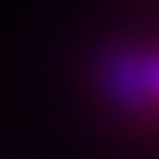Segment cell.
<instances>
[{
    "label": "cell",
    "mask_w": 159,
    "mask_h": 159,
    "mask_svg": "<svg viewBox=\"0 0 159 159\" xmlns=\"http://www.w3.org/2000/svg\"><path fill=\"white\" fill-rule=\"evenodd\" d=\"M111 91L127 104H140V101H159V52L156 55H124L111 65L107 71Z\"/></svg>",
    "instance_id": "obj_1"
}]
</instances>
